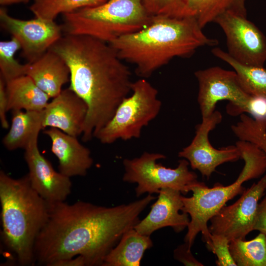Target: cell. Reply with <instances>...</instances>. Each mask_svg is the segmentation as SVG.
<instances>
[{
	"label": "cell",
	"instance_id": "1",
	"mask_svg": "<svg viewBox=\"0 0 266 266\" xmlns=\"http://www.w3.org/2000/svg\"><path fill=\"white\" fill-rule=\"evenodd\" d=\"M156 199L148 194L128 204L105 207L83 201L50 204L49 218L35 242V262H54L82 256L86 266H101L122 235L139 222V216Z\"/></svg>",
	"mask_w": 266,
	"mask_h": 266
},
{
	"label": "cell",
	"instance_id": "2",
	"mask_svg": "<svg viewBox=\"0 0 266 266\" xmlns=\"http://www.w3.org/2000/svg\"><path fill=\"white\" fill-rule=\"evenodd\" d=\"M50 49L69 69L68 88L87 105L82 134L89 141L132 92L131 72L109 43L92 36L66 34Z\"/></svg>",
	"mask_w": 266,
	"mask_h": 266
},
{
	"label": "cell",
	"instance_id": "3",
	"mask_svg": "<svg viewBox=\"0 0 266 266\" xmlns=\"http://www.w3.org/2000/svg\"><path fill=\"white\" fill-rule=\"evenodd\" d=\"M202 29L194 18L158 15L144 28L109 44L122 61L135 66L136 74L146 78L175 57H189L201 47L217 45Z\"/></svg>",
	"mask_w": 266,
	"mask_h": 266
},
{
	"label": "cell",
	"instance_id": "4",
	"mask_svg": "<svg viewBox=\"0 0 266 266\" xmlns=\"http://www.w3.org/2000/svg\"><path fill=\"white\" fill-rule=\"evenodd\" d=\"M2 241L21 266L35 264L36 239L48 221L50 204L32 188L28 174L14 179L0 171Z\"/></svg>",
	"mask_w": 266,
	"mask_h": 266
},
{
	"label": "cell",
	"instance_id": "5",
	"mask_svg": "<svg viewBox=\"0 0 266 266\" xmlns=\"http://www.w3.org/2000/svg\"><path fill=\"white\" fill-rule=\"evenodd\" d=\"M235 145L245 165L233 183L228 186L216 183L210 188L203 182H199L192 188V197L181 196L183 203L182 211L190 217L184 242L191 247L196 236L201 233L207 248L210 251L212 244L207 225L208 221L228 200L242 194L245 190L242 186L244 182L261 177L266 171V154L261 148L254 143L240 140Z\"/></svg>",
	"mask_w": 266,
	"mask_h": 266
},
{
	"label": "cell",
	"instance_id": "6",
	"mask_svg": "<svg viewBox=\"0 0 266 266\" xmlns=\"http://www.w3.org/2000/svg\"><path fill=\"white\" fill-rule=\"evenodd\" d=\"M153 16L142 0H107L63 14L62 26L66 34L86 35L110 43L144 28Z\"/></svg>",
	"mask_w": 266,
	"mask_h": 266
},
{
	"label": "cell",
	"instance_id": "7",
	"mask_svg": "<svg viewBox=\"0 0 266 266\" xmlns=\"http://www.w3.org/2000/svg\"><path fill=\"white\" fill-rule=\"evenodd\" d=\"M131 89L132 94L122 100L111 119L96 135L101 143L139 138L143 128L159 114L162 102L158 90L146 78L133 82Z\"/></svg>",
	"mask_w": 266,
	"mask_h": 266
},
{
	"label": "cell",
	"instance_id": "8",
	"mask_svg": "<svg viewBox=\"0 0 266 266\" xmlns=\"http://www.w3.org/2000/svg\"><path fill=\"white\" fill-rule=\"evenodd\" d=\"M158 153L144 152L140 157L123 161L125 182L137 183L135 194L139 197L143 194H159L161 189L169 188L186 195L197 184V174L189 169V162L179 160L175 168H167L157 161L166 158Z\"/></svg>",
	"mask_w": 266,
	"mask_h": 266
},
{
	"label": "cell",
	"instance_id": "9",
	"mask_svg": "<svg viewBox=\"0 0 266 266\" xmlns=\"http://www.w3.org/2000/svg\"><path fill=\"white\" fill-rule=\"evenodd\" d=\"M199 83L198 102L202 118L211 115L217 103L228 100L227 111L231 115L249 112L252 96L245 93L234 71L213 66L195 72Z\"/></svg>",
	"mask_w": 266,
	"mask_h": 266
},
{
	"label": "cell",
	"instance_id": "10",
	"mask_svg": "<svg viewBox=\"0 0 266 266\" xmlns=\"http://www.w3.org/2000/svg\"><path fill=\"white\" fill-rule=\"evenodd\" d=\"M227 39L228 54L246 65L264 66L266 61V38L246 16L228 12L214 21Z\"/></svg>",
	"mask_w": 266,
	"mask_h": 266
},
{
	"label": "cell",
	"instance_id": "11",
	"mask_svg": "<svg viewBox=\"0 0 266 266\" xmlns=\"http://www.w3.org/2000/svg\"><path fill=\"white\" fill-rule=\"evenodd\" d=\"M266 190V175L245 190L233 204L224 206L210 219L211 234L222 235L230 241L245 239L254 230L259 201Z\"/></svg>",
	"mask_w": 266,
	"mask_h": 266
},
{
	"label": "cell",
	"instance_id": "12",
	"mask_svg": "<svg viewBox=\"0 0 266 266\" xmlns=\"http://www.w3.org/2000/svg\"><path fill=\"white\" fill-rule=\"evenodd\" d=\"M202 119L201 123L196 126V134L192 142L178 153V156L187 160L192 169L199 170L202 176L208 179L217 166L225 163L237 161L241 158V154L236 145L216 149L210 143V132L222 119L219 111L215 110Z\"/></svg>",
	"mask_w": 266,
	"mask_h": 266
},
{
	"label": "cell",
	"instance_id": "13",
	"mask_svg": "<svg viewBox=\"0 0 266 266\" xmlns=\"http://www.w3.org/2000/svg\"><path fill=\"white\" fill-rule=\"evenodd\" d=\"M0 21L1 26L18 41L28 63L39 58L62 37V26L54 21L37 17L21 20L0 8Z\"/></svg>",
	"mask_w": 266,
	"mask_h": 266
},
{
	"label": "cell",
	"instance_id": "14",
	"mask_svg": "<svg viewBox=\"0 0 266 266\" xmlns=\"http://www.w3.org/2000/svg\"><path fill=\"white\" fill-rule=\"evenodd\" d=\"M29 180L32 188L50 204L65 201L71 193L70 178L56 171L40 153L38 138L24 149Z\"/></svg>",
	"mask_w": 266,
	"mask_h": 266
},
{
	"label": "cell",
	"instance_id": "15",
	"mask_svg": "<svg viewBox=\"0 0 266 266\" xmlns=\"http://www.w3.org/2000/svg\"><path fill=\"white\" fill-rule=\"evenodd\" d=\"M181 196L178 190L169 188L161 189L148 214L139 221L134 229L148 236L166 227H171L177 233L182 232L187 228L190 219L189 214L182 211L183 203Z\"/></svg>",
	"mask_w": 266,
	"mask_h": 266
},
{
	"label": "cell",
	"instance_id": "16",
	"mask_svg": "<svg viewBox=\"0 0 266 266\" xmlns=\"http://www.w3.org/2000/svg\"><path fill=\"white\" fill-rule=\"evenodd\" d=\"M88 111L85 102L70 89L62 90L42 110V126L77 137L82 134Z\"/></svg>",
	"mask_w": 266,
	"mask_h": 266
},
{
	"label": "cell",
	"instance_id": "17",
	"mask_svg": "<svg viewBox=\"0 0 266 266\" xmlns=\"http://www.w3.org/2000/svg\"><path fill=\"white\" fill-rule=\"evenodd\" d=\"M43 133L51 139V150L58 159L59 172L69 178L85 176L93 163L89 149L76 136L58 129L49 128Z\"/></svg>",
	"mask_w": 266,
	"mask_h": 266
},
{
	"label": "cell",
	"instance_id": "18",
	"mask_svg": "<svg viewBox=\"0 0 266 266\" xmlns=\"http://www.w3.org/2000/svg\"><path fill=\"white\" fill-rule=\"evenodd\" d=\"M26 75L50 98L58 95L70 79L69 69L57 53L49 49L37 60L28 63Z\"/></svg>",
	"mask_w": 266,
	"mask_h": 266
},
{
	"label": "cell",
	"instance_id": "19",
	"mask_svg": "<svg viewBox=\"0 0 266 266\" xmlns=\"http://www.w3.org/2000/svg\"><path fill=\"white\" fill-rule=\"evenodd\" d=\"M228 12L246 16L245 0H176L166 16L194 18L203 28Z\"/></svg>",
	"mask_w": 266,
	"mask_h": 266
},
{
	"label": "cell",
	"instance_id": "20",
	"mask_svg": "<svg viewBox=\"0 0 266 266\" xmlns=\"http://www.w3.org/2000/svg\"><path fill=\"white\" fill-rule=\"evenodd\" d=\"M5 86L8 111H40L46 107L50 98L27 75L5 82Z\"/></svg>",
	"mask_w": 266,
	"mask_h": 266
},
{
	"label": "cell",
	"instance_id": "21",
	"mask_svg": "<svg viewBox=\"0 0 266 266\" xmlns=\"http://www.w3.org/2000/svg\"><path fill=\"white\" fill-rule=\"evenodd\" d=\"M152 246L150 236L131 228L107 254L102 266H139L144 252Z\"/></svg>",
	"mask_w": 266,
	"mask_h": 266
},
{
	"label": "cell",
	"instance_id": "22",
	"mask_svg": "<svg viewBox=\"0 0 266 266\" xmlns=\"http://www.w3.org/2000/svg\"><path fill=\"white\" fill-rule=\"evenodd\" d=\"M42 129V110L12 111L11 124L3 138L2 143L9 151L25 149L34 139L38 137Z\"/></svg>",
	"mask_w": 266,
	"mask_h": 266
},
{
	"label": "cell",
	"instance_id": "23",
	"mask_svg": "<svg viewBox=\"0 0 266 266\" xmlns=\"http://www.w3.org/2000/svg\"><path fill=\"white\" fill-rule=\"evenodd\" d=\"M212 53L233 68L240 86L245 93L266 99V68L242 64L219 48H213Z\"/></svg>",
	"mask_w": 266,
	"mask_h": 266
},
{
	"label": "cell",
	"instance_id": "24",
	"mask_svg": "<svg viewBox=\"0 0 266 266\" xmlns=\"http://www.w3.org/2000/svg\"><path fill=\"white\" fill-rule=\"evenodd\" d=\"M229 249L237 266H266V236L264 233L248 241L233 239L230 241Z\"/></svg>",
	"mask_w": 266,
	"mask_h": 266
},
{
	"label": "cell",
	"instance_id": "25",
	"mask_svg": "<svg viewBox=\"0 0 266 266\" xmlns=\"http://www.w3.org/2000/svg\"><path fill=\"white\" fill-rule=\"evenodd\" d=\"M107 0H34L30 9L35 17L54 21L59 14L102 4Z\"/></svg>",
	"mask_w": 266,
	"mask_h": 266
},
{
	"label": "cell",
	"instance_id": "26",
	"mask_svg": "<svg viewBox=\"0 0 266 266\" xmlns=\"http://www.w3.org/2000/svg\"><path fill=\"white\" fill-rule=\"evenodd\" d=\"M20 49V44L13 37L9 40L0 42V77L5 82L26 75L28 63L21 64L15 58Z\"/></svg>",
	"mask_w": 266,
	"mask_h": 266
},
{
	"label": "cell",
	"instance_id": "27",
	"mask_svg": "<svg viewBox=\"0 0 266 266\" xmlns=\"http://www.w3.org/2000/svg\"><path fill=\"white\" fill-rule=\"evenodd\" d=\"M232 130L237 138L257 145L266 154V122L257 120L245 113L240 121L232 126Z\"/></svg>",
	"mask_w": 266,
	"mask_h": 266
},
{
	"label": "cell",
	"instance_id": "28",
	"mask_svg": "<svg viewBox=\"0 0 266 266\" xmlns=\"http://www.w3.org/2000/svg\"><path fill=\"white\" fill-rule=\"evenodd\" d=\"M212 251L217 257L216 264L217 266H237L233 260L229 249L230 241L219 234H211Z\"/></svg>",
	"mask_w": 266,
	"mask_h": 266
},
{
	"label": "cell",
	"instance_id": "29",
	"mask_svg": "<svg viewBox=\"0 0 266 266\" xmlns=\"http://www.w3.org/2000/svg\"><path fill=\"white\" fill-rule=\"evenodd\" d=\"M174 258L186 266H203L191 252V247L187 242L179 245L173 251Z\"/></svg>",
	"mask_w": 266,
	"mask_h": 266
},
{
	"label": "cell",
	"instance_id": "30",
	"mask_svg": "<svg viewBox=\"0 0 266 266\" xmlns=\"http://www.w3.org/2000/svg\"><path fill=\"white\" fill-rule=\"evenodd\" d=\"M176 0H142L145 8L151 16L167 15Z\"/></svg>",
	"mask_w": 266,
	"mask_h": 266
},
{
	"label": "cell",
	"instance_id": "31",
	"mask_svg": "<svg viewBox=\"0 0 266 266\" xmlns=\"http://www.w3.org/2000/svg\"><path fill=\"white\" fill-rule=\"evenodd\" d=\"M8 98L6 91L5 82L0 77V121L2 128L7 129L9 124L6 117L8 110Z\"/></svg>",
	"mask_w": 266,
	"mask_h": 266
},
{
	"label": "cell",
	"instance_id": "32",
	"mask_svg": "<svg viewBox=\"0 0 266 266\" xmlns=\"http://www.w3.org/2000/svg\"><path fill=\"white\" fill-rule=\"evenodd\" d=\"M254 230L266 233V196L258 204Z\"/></svg>",
	"mask_w": 266,
	"mask_h": 266
},
{
	"label": "cell",
	"instance_id": "33",
	"mask_svg": "<svg viewBox=\"0 0 266 266\" xmlns=\"http://www.w3.org/2000/svg\"><path fill=\"white\" fill-rule=\"evenodd\" d=\"M86 266L85 259L82 256L61 260L53 263L51 266Z\"/></svg>",
	"mask_w": 266,
	"mask_h": 266
},
{
	"label": "cell",
	"instance_id": "34",
	"mask_svg": "<svg viewBox=\"0 0 266 266\" xmlns=\"http://www.w3.org/2000/svg\"><path fill=\"white\" fill-rule=\"evenodd\" d=\"M29 0H0V3L2 5H9L23 2H27Z\"/></svg>",
	"mask_w": 266,
	"mask_h": 266
},
{
	"label": "cell",
	"instance_id": "35",
	"mask_svg": "<svg viewBox=\"0 0 266 266\" xmlns=\"http://www.w3.org/2000/svg\"><path fill=\"white\" fill-rule=\"evenodd\" d=\"M265 234H266V233Z\"/></svg>",
	"mask_w": 266,
	"mask_h": 266
}]
</instances>
